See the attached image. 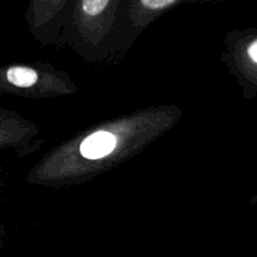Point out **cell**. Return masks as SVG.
Masks as SVG:
<instances>
[{
    "label": "cell",
    "instance_id": "1",
    "mask_svg": "<svg viewBox=\"0 0 257 257\" xmlns=\"http://www.w3.org/2000/svg\"><path fill=\"white\" fill-rule=\"evenodd\" d=\"M117 145V138L112 133L99 131L85 138L80 145V153L88 160H98L109 155Z\"/></svg>",
    "mask_w": 257,
    "mask_h": 257
},
{
    "label": "cell",
    "instance_id": "2",
    "mask_svg": "<svg viewBox=\"0 0 257 257\" xmlns=\"http://www.w3.org/2000/svg\"><path fill=\"white\" fill-rule=\"evenodd\" d=\"M75 0H30V12L35 23L50 22Z\"/></svg>",
    "mask_w": 257,
    "mask_h": 257
},
{
    "label": "cell",
    "instance_id": "3",
    "mask_svg": "<svg viewBox=\"0 0 257 257\" xmlns=\"http://www.w3.org/2000/svg\"><path fill=\"white\" fill-rule=\"evenodd\" d=\"M182 0H127L130 9L137 15L140 19L148 18L150 15L160 14L165 10L170 9L173 5L178 4Z\"/></svg>",
    "mask_w": 257,
    "mask_h": 257
},
{
    "label": "cell",
    "instance_id": "4",
    "mask_svg": "<svg viewBox=\"0 0 257 257\" xmlns=\"http://www.w3.org/2000/svg\"><path fill=\"white\" fill-rule=\"evenodd\" d=\"M4 82L15 88H30L38 82V73L29 67L14 65L4 70Z\"/></svg>",
    "mask_w": 257,
    "mask_h": 257
},
{
    "label": "cell",
    "instance_id": "5",
    "mask_svg": "<svg viewBox=\"0 0 257 257\" xmlns=\"http://www.w3.org/2000/svg\"><path fill=\"white\" fill-rule=\"evenodd\" d=\"M247 54H248V57H250V59L252 60L255 64H257V38L256 39H253L252 42L248 44Z\"/></svg>",
    "mask_w": 257,
    "mask_h": 257
}]
</instances>
